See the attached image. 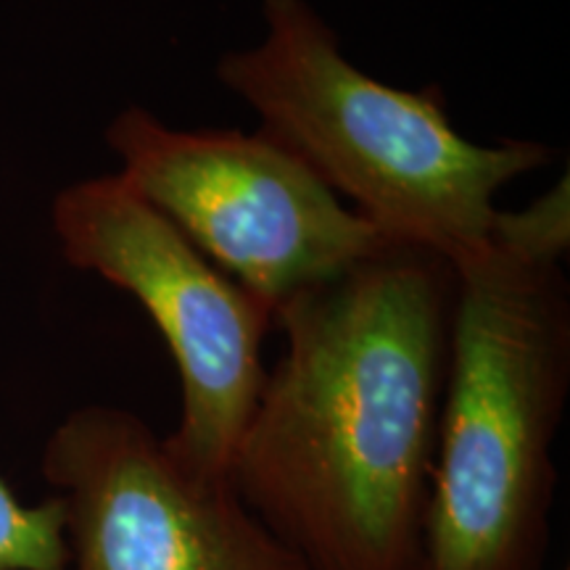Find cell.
<instances>
[{"label": "cell", "mask_w": 570, "mask_h": 570, "mask_svg": "<svg viewBox=\"0 0 570 570\" xmlns=\"http://www.w3.org/2000/svg\"><path fill=\"white\" fill-rule=\"evenodd\" d=\"M458 267L386 244L275 309L230 483L309 570H423Z\"/></svg>", "instance_id": "6da1fadb"}, {"label": "cell", "mask_w": 570, "mask_h": 570, "mask_svg": "<svg viewBox=\"0 0 570 570\" xmlns=\"http://www.w3.org/2000/svg\"><path fill=\"white\" fill-rule=\"evenodd\" d=\"M267 35L219 56L217 80L383 238L458 265L489 244L497 194L547 167L537 140L475 142L433 90L377 82L306 0H262Z\"/></svg>", "instance_id": "7a4b0ae2"}, {"label": "cell", "mask_w": 570, "mask_h": 570, "mask_svg": "<svg viewBox=\"0 0 570 570\" xmlns=\"http://www.w3.org/2000/svg\"><path fill=\"white\" fill-rule=\"evenodd\" d=\"M423 570H544L552 446L570 394L562 265L481 248L458 265Z\"/></svg>", "instance_id": "3957f363"}, {"label": "cell", "mask_w": 570, "mask_h": 570, "mask_svg": "<svg viewBox=\"0 0 570 570\" xmlns=\"http://www.w3.org/2000/svg\"><path fill=\"white\" fill-rule=\"evenodd\" d=\"M51 223L69 265L138 298L167 341L183 394L177 431L164 436L169 449L196 473L230 479L267 375L273 306L206 259L119 173L67 185Z\"/></svg>", "instance_id": "277c9868"}, {"label": "cell", "mask_w": 570, "mask_h": 570, "mask_svg": "<svg viewBox=\"0 0 570 570\" xmlns=\"http://www.w3.org/2000/svg\"><path fill=\"white\" fill-rule=\"evenodd\" d=\"M106 142L119 175L273 312L394 244L262 130H177L130 106Z\"/></svg>", "instance_id": "5b68a950"}, {"label": "cell", "mask_w": 570, "mask_h": 570, "mask_svg": "<svg viewBox=\"0 0 570 570\" xmlns=\"http://www.w3.org/2000/svg\"><path fill=\"white\" fill-rule=\"evenodd\" d=\"M42 475L63 502V570H309L230 479L190 470L135 412H71Z\"/></svg>", "instance_id": "8992f818"}, {"label": "cell", "mask_w": 570, "mask_h": 570, "mask_svg": "<svg viewBox=\"0 0 570 570\" xmlns=\"http://www.w3.org/2000/svg\"><path fill=\"white\" fill-rule=\"evenodd\" d=\"M489 246L525 265H562L570 252L568 173L525 209H497L489 227Z\"/></svg>", "instance_id": "52a82bcc"}, {"label": "cell", "mask_w": 570, "mask_h": 570, "mask_svg": "<svg viewBox=\"0 0 570 570\" xmlns=\"http://www.w3.org/2000/svg\"><path fill=\"white\" fill-rule=\"evenodd\" d=\"M67 537H63L61 497L40 504H24L0 479V570H63Z\"/></svg>", "instance_id": "ba28073f"}]
</instances>
